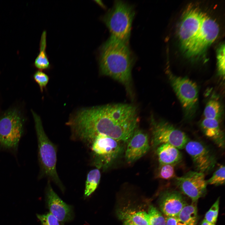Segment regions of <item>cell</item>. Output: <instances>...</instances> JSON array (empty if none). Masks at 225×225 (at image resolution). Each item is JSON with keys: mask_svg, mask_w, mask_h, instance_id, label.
<instances>
[{"mask_svg": "<svg viewBox=\"0 0 225 225\" xmlns=\"http://www.w3.org/2000/svg\"><path fill=\"white\" fill-rule=\"evenodd\" d=\"M225 167L221 165L213 173L212 176L207 181L208 184L219 186L225 183Z\"/></svg>", "mask_w": 225, "mask_h": 225, "instance_id": "cell-24", "label": "cell"}, {"mask_svg": "<svg viewBox=\"0 0 225 225\" xmlns=\"http://www.w3.org/2000/svg\"><path fill=\"white\" fill-rule=\"evenodd\" d=\"M170 84L179 100L186 118H192L198 107V88L189 78L177 76L169 70L166 71Z\"/></svg>", "mask_w": 225, "mask_h": 225, "instance_id": "cell-6", "label": "cell"}, {"mask_svg": "<svg viewBox=\"0 0 225 225\" xmlns=\"http://www.w3.org/2000/svg\"><path fill=\"white\" fill-rule=\"evenodd\" d=\"M156 149L159 165L169 164L174 165L182 160V155L178 149L171 144H163Z\"/></svg>", "mask_w": 225, "mask_h": 225, "instance_id": "cell-17", "label": "cell"}, {"mask_svg": "<svg viewBox=\"0 0 225 225\" xmlns=\"http://www.w3.org/2000/svg\"><path fill=\"white\" fill-rule=\"evenodd\" d=\"M33 78L39 85L41 91L43 92L49 82L48 76L41 71H38L34 74Z\"/></svg>", "mask_w": 225, "mask_h": 225, "instance_id": "cell-28", "label": "cell"}, {"mask_svg": "<svg viewBox=\"0 0 225 225\" xmlns=\"http://www.w3.org/2000/svg\"><path fill=\"white\" fill-rule=\"evenodd\" d=\"M205 175L196 171H189L181 177L175 178L176 185L191 199L192 202H197L207 191L208 184Z\"/></svg>", "mask_w": 225, "mask_h": 225, "instance_id": "cell-11", "label": "cell"}, {"mask_svg": "<svg viewBox=\"0 0 225 225\" xmlns=\"http://www.w3.org/2000/svg\"><path fill=\"white\" fill-rule=\"evenodd\" d=\"M160 208L167 217H176L187 205L182 195L175 190H168L163 192L159 201Z\"/></svg>", "mask_w": 225, "mask_h": 225, "instance_id": "cell-15", "label": "cell"}, {"mask_svg": "<svg viewBox=\"0 0 225 225\" xmlns=\"http://www.w3.org/2000/svg\"><path fill=\"white\" fill-rule=\"evenodd\" d=\"M121 142L104 134L97 135L89 147L96 166L104 168L115 160L122 151Z\"/></svg>", "mask_w": 225, "mask_h": 225, "instance_id": "cell-9", "label": "cell"}, {"mask_svg": "<svg viewBox=\"0 0 225 225\" xmlns=\"http://www.w3.org/2000/svg\"><path fill=\"white\" fill-rule=\"evenodd\" d=\"M138 121L135 106L118 103L81 108L70 115L66 124L72 140L90 147L99 134L128 142L137 128Z\"/></svg>", "mask_w": 225, "mask_h": 225, "instance_id": "cell-1", "label": "cell"}, {"mask_svg": "<svg viewBox=\"0 0 225 225\" xmlns=\"http://www.w3.org/2000/svg\"><path fill=\"white\" fill-rule=\"evenodd\" d=\"M205 14L192 5L189 6L184 12L178 35L181 47L185 53L200 31Z\"/></svg>", "mask_w": 225, "mask_h": 225, "instance_id": "cell-8", "label": "cell"}, {"mask_svg": "<svg viewBox=\"0 0 225 225\" xmlns=\"http://www.w3.org/2000/svg\"><path fill=\"white\" fill-rule=\"evenodd\" d=\"M184 148L191 156L196 171L205 174L213 169L216 158L207 146L198 141H190L187 142Z\"/></svg>", "mask_w": 225, "mask_h": 225, "instance_id": "cell-12", "label": "cell"}, {"mask_svg": "<svg viewBox=\"0 0 225 225\" xmlns=\"http://www.w3.org/2000/svg\"><path fill=\"white\" fill-rule=\"evenodd\" d=\"M125 157L129 162H134L144 155L150 148L149 138L144 131L137 128L128 142Z\"/></svg>", "mask_w": 225, "mask_h": 225, "instance_id": "cell-14", "label": "cell"}, {"mask_svg": "<svg viewBox=\"0 0 225 225\" xmlns=\"http://www.w3.org/2000/svg\"><path fill=\"white\" fill-rule=\"evenodd\" d=\"M219 198H218L206 213L204 219L209 223L216 224L218 216Z\"/></svg>", "mask_w": 225, "mask_h": 225, "instance_id": "cell-26", "label": "cell"}, {"mask_svg": "<svg viewBox=\"0 0 225 225\" xmlns=\"http://www.w3.org/2000/svg\"><path fill=\"white\" fill-rule=\"evenodd\" d=\"M151 118V144L153 148H156L165 143L171 144L178 149L185 148L189 141L185 133L168 122L157 120L152 116Z\"/></svg>", "mask_w": 225, "mask_h": 225, "instance_id": "cell-7", "label": "cell"}, {"mask_svg": "<svg viewBox=\"0 0 225 225\" xmlns=\"http://www.w3.org/2000/svg\"><path fill=\"white\" fill-rule=\"evenodd\" d=\"M181 222L190 225H197L198 210L197 202L187 205L181 211L176 217Z\"/></svg>", "mask_w": 225, "mask_h": 225, "instance_id": "cell-19", "label": "cell"}, {"mask_svg": "<svg viewBox=\"0 0 225 225\" xmlns=\"http://www.w3.org/2000/svg\"><path fill=\"white\" fill-rule=\"evenodd\" d=\"M41 225H60L58 220L50 213L37 215Z\"/></svg>", "mask_w": 225, "mask_h": 225, "instance_id": "cell-29", "label": "cell"}, {"mask_svg": "<svg viewBox=\"0 0 225 225\" xmlns=\"http://www.w3.org/2000/svg\"><path fill=\"white\" fill-rule=\"evenodd\" d=\"M46 32L42 33L40 44V52L36 58L34 64L35 67L40 70H46L50 67V64L46 52Z\"/></svg>", "mask_w": 225, "mask_h": 225, "instance_id": "cell-20", "label": "cell"}, {"mask_svg": "<svg viewBox=\"0 0 225 225\" xmlns=\"http://www.w3.org/2000/svg\"><path fill=\"white\" fill-rule=\"evenodd\" d=\"M33 117L37 134L38 158L40 166V178H47L54 182L64 192L65 187L61 181L56 170L57 148L45 133L40 116L33 110Z\"/></svg>", "mask_w": 225, "mask_h": 225, "instance_id": "cell-3", "label": "cell"}, {"mask_svg": "<svg viewBox=\"0 0 225 225\" xmlns=\"http://www.w3.org/2000/svg\"><path fill=\"white\" fill-rule=\"evenodd\" d=\"M100 71L124 85L129 92L133 62L128 43L110 36L100 49Z\"/></svg>", "mask_w": 225, "mask_h": 225, "instance_id": "cell-2", "label": "cell"}, {"mask_svg": "<svg viewBox=\"0 0 225 225\" xmlns=\"http://www.w3.org/2000/svg\"><path fill=\"white\" fill-rule=\"evenodd\" d=\"M45 201L50 213L59 222H69L73 219L72 206L64 202L54 191L48 180L45 190Z\"/></svg>", "mask_w": 225, "mask_h": 225, "instance_id": "cell-13", "label": "cell"}, {"mask_svg": "<svg viewBox=\"0 0 225 225\" xmlns=\"http://www.w3.org/2000/svg\"><path fill=\"white\" fill-rule=\"evenodd\" d=\"M24 121L20 111L10 108L0 117V146L5 149L15 150L24 131Z\"/></svg>", "mask_w": 225, "mask_h": 225, "instance_id": "cell-5", "label": "cell"}, {"mask_svg": "<svg viewBox=\"0 0 225 225\" xmlns=\"http://www.w3.org/2000/svg\"><path fill=\"white\" fill-rule=\"evenodd\" d=\"M134 15L132 6L122 1L116 0L103 17V21L110 31L111 36L128 43Z\"/></svg>", "mask_w": 225, "mask_h": 225, "instance_id": "cell-4", "label": "cell"}, {"mask_svg": "<svg viewBox=\"0 0 225 225\" xmlns=\"http://www.w3.org/2000/svg\"><path fill=\"white\" fill-rule=\"evenodd\" d=\"M200 225H215V224L209 223L204 219L201 222Z\"/></svg>", "mask_w": 225, "mask_h": 225, "instance_id": "cell-32", "label": "cell"}, {"mask_svg": "<svg viewBox=\"0 0 225 225\" xmlns=\"http://www.w3.org/2000/svg\"><path fill=\"white\" fill-rule=\"evenodd\" d=\"M101 173L98 168L91 170L88 173L84 192L85 197L90 196L96 190L99 183Z\"/></svg>", "mask_w": 225, "mask_h": 225, "instance_id": "cell-21", "label": "cell"}, {"mask_svg": "<svg viewBox=\"0 0 225 225\" xmlns=\"http://www.w3.org/2000/svg\"><path fill=\"white\" fill-rule=\"evenodd\" d=\"M222 114V108L219 101L211 99L207 103L203 112V118L220 120Z\"/></svg>", "mask_w": 225, "mask_h": 225, "instance_id": "cell-22", "label": "cell"}, {"mask_svg": "<svg viewBox=\"0 0 225 225\" xmlns=\"http://www.w3.org/2000/svg\"><path fill=\"white\" fill-rule=\"evenodd\" d=\"M166 225H190L180 221L176 217H165Z\"/></svg>", "mask_w": 225, "mask_h": 225, "instance_id": "cell-30", "label": "cell"}, {"mask_svg": "<svg viewBox=\"0 0 225 225\" xmlns=\"http://www.w3.org/2000/svg\"><path fill=\"white\" fill-rule=\"evenodd\" d=\"M217 60L218 74L224 78L225 76V46L224 44L221 45L218 50Z\"/></svg>", "mask_w": 225, "mask_h": 225, "instance_id": "cell-27", "label": "cell"}, {"mask_svg": "<svg viewBox=\"0 0 225 225\" xmlns=\"http://www.w3.org/2000/svg\"><path fill=\"white\" fill-rule=\"evenodd\" d=\"M147 213L149 225H166L165 218L162 213L153 205L149 206Z\"/></svg>", "mask_w": 225, "mask_h": 225, "instance_id": "cell-23", "label": "cell"}, {"mask_svg": "<svg viewBox=\"0 0 225 225\" xmlns=\"http://www.w3.org/2000/svg\"><path fill=\"white\" fill-rule=\"evenodd\" d=\"M219 30L216 21L205 13L200 31L185 54L190 58L201 56L215 41Z\"/></svg>", "mask_w": 225, "mask_h": 225, "instance_id": "cell-10", "label": "cell"}, {"mask_svg": "<svg viewBox=\"0 0 225 225\" xmlns=\"http://www.w3.org/2000/svg\"><path fill=\"white\" fill-rule=\"evenodd\" d=\"M174 165L169 164L159 165L157 177L158 178L168 180L176 177Z\"/></svg>", "mask_w": 225, "mask_h": 225, "instance_id": "cell-25", "label": "cell"}, {"mask_svg": "<svg viewBox=\"0 0 225 225\" xmlns=\"http://www.w3.org/2000/svg\"><path fill=\"white\" fill-rule=\"evenodd\" d=\"M200 126L205 135L219 147L224 148L225 136L219 124V120L204 118Z\"/></svg>", "mask_w": 225, "mask_h": 225, "instance_id": "cell-16", "label": "cell"}, {"mask_svg": "<svg viewBox=\"0 0 225 225\" xmlns=\"http://www.w3.org/2000/svg\"><path fill=\"white\" fill-rule=\"evenodd\" d=\"M123 225H137L133 223L132 222L128 220H124L123 222Z\"/></svg>", "mask_w": 225, "mask_h": 225, "instance_id": "cell-31", "label": "cell"}, {"mask_svg": "<svg viewBox=\"0 0 225 225\" xmlns=\"http://www.w3.org/2000/svg\"><path fill=\"white\" fill-rule=\"evenodd\" d=\"M118 218L121 220H129L137 225H149L148 213L145 211L136 212L130 209L120 210Z\"/></svg>", "mask_w": 225, "mask_h": 225, "instance_id": "cell-18", "label": "cell"}]
</instances>
